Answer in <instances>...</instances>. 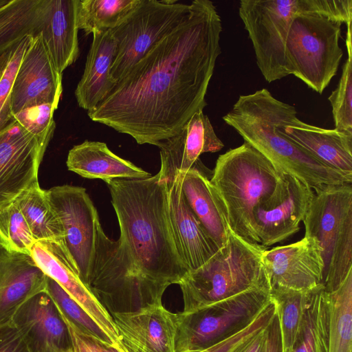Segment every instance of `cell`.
Listing matches in <instances>:
<instances>
[{
  "label": "cell",
  "mask_w": 352,
  "mask_h": 352,
  "mask_svg": "<svg viewBox=\"0 0 352 352\" xmlns=\"http://www.w3.org/2000/svg\"><path fill=\"white\" fill-rule=\"evenodd\" d=\"M188 18L157 43L87 112L94 122L157 146L198 111L221 52V19L209 0H194Z\"/></svg>",
  "instance_id": "6da1fadb"
},
{
  "label": "cell",
  "mask_w": 352,
  "mask_h": 352,
  "mask_svg": "<svg viewBox=\"0 0 352 352\" xmlns=\"http://www.w3.org/2000/svg\"><path fill=\"white\" fill-rule=\"evenodd\" d=\"M120 230L119 240L135 267L166 287L188 272L174 243L167 214V182L145 179L109 182Z\"/></svg>",
  "instance_id": "7a4b0ae2"
},
{
  "label": "cell",
  "mask_w": 352,
  "mask_h": 352,
  "mask_svg": "<svg viewBox=\"0 0 352 352\" xmlns=\"http://www.w3.org/2000/svg\"><path fill=\"white\" fill-rule=\"evenodd\" d=\"M297 118L295 107L275 98L267 89L241 95L223 119L284 175L312 190L352 183V176L331 168L286 136L282 129Z\"/></svg>",
  "instance_id": "3957f363"
},
{
  "label": "cell",
  "mask_w": 352,
  "mask_h": 352,
  "mask_svg": "<svg viewBox=\"0 0 352 352\" xmlns=\"http://www.w3.org/2000/svg\"><path fill=\"white\" fill-rule=\"evenodd\" d=\"M283 175L245 142L219 156L210 182L234 234L259 244L254 230V211L273 193Z\"/></svg>",
  "instance_id": "277c9868"
},
{
  "label": "cell",
  "mask_w": 352,
  "mask_h": 352,
  "mask_svg": "<svg viewBox=\"0 0 352 352\" xmlns=\"http://www.w3.org/2000/svg\"><path fill=\"white\" fill-rule=\"evenodd\" d=\"M266 249L244 241L229 230L225 244L178 283L182 294V312L195 311L252 289L270 287L262 262Z\"/></svg>",
  "instance_id": "5b68a950"
},
{
  "label": "cell",
  "mask_w": 352,
  "mask_h": 352,
  "mask_svg": "<svg viewBox=\"0 0 352 352\" xmlns=\"http://www.w3.org/2000/svg\"><path fill=\"white\" fill-rule=\"evenodd\" d=\"M313 191L302 221L305 234L314 236L322 248V285L331 292L352 270V186H322Z\"/></svg>",
  "instance_id": "8992f818"
},
{
  "label": "cell",
  "mask_w": 352,
  "mask_h": 352,
  "mask_svg": "<svg viewBox=\"0 0 352 352\" xmlns=\"http://www.w3.org/2000/svg\"><path fill=\"white\" fill-rule=\"evenodd\" d=\"M87 286L110 315L162 304L167 289L143 275L120 241L110 239L101 226Z\"/></svg>",
  "instance_id": "52a82bcc"
},
{
  "label": "cell",
  "mask_w": 352,
  "mask_h": 352,
  "mask_svg": "<svg viewBox=\"0 0 352 352\" xmlns=\"http://www.w3.org/2000/svg\"><path fill=\"white\" fill-rule=\"evenodd\" d=\"M342 24L321 14L302 13L289 27L286 57L291 74L320 94L336 75L343 55Z\"/></svg>",
  "instance_id": "ba28073f"
},
{
  "label": "cell",
  "mask_w": 352,
  "mask_h": 352,
  "mask_svg": "<svg viewBox=\"0 0 352 352\" xmlns=\"http://www.w3.org/2000/svg\"><path fill=\"white\" fill-rule=\"evenodd\" d=\"M270 287L252 289L178 314L175 352H199L239 333L271 302Z\"/></svg>",
  "instance_id": "9c48e42d"
},
{
  "label": "cell",
  "mask_w": 352,
  "mask_h": 352,
  "mask_svg": "<svg viewBox=\"0 0 352 352\" xmlns=\"http://www.w3.org/2000/svg\"><path fill=\"white\" fill-rule=\"evenodd\" d=\"M311 0L240 1L239 14L267 82L291 74L286 57L289 27L297 14L311 13Z\"/></svg>",
  "instance_id": "30bf717a"
},
{
  "label": "cell",
  "mask_w": 352,
  "mask_h": 352,
  "mask_svg": "<svg viewBox=\"0 0 352 352\" xmlns=\"http://www.w3.org/2000/svg\"><path fill=\"white\" fill-rule=\"evenodd\" d=\"M190 4L177 0H140L138 5L111 30L116 48L110 74L120 80L157 43L185 21Z\"/></svg>",
  "instance_id": "8fae6325"
},
{
  "label": "cell",
  "mask_w": 352,
  "mask_h": 352,
  "mask_svg": "<svg viewBox=\"0 0 352 352\" xmlns=\"http://www.w3.org/2000/svg\"><path fill=\"white\" fill-rule=\"evenodd\" d=\"M45 191L61 224L64 245L87 285L101 226L97 210L84 188L66 184Z\"/></svg>",
  "instance_id": "7c38bea8"
},
{
  "label": "cell",
  "mask_w": 352,
  "mask_h": 352,
  "mask_svg": "<svg viewBox=\"0 0 352 352\" xmlns=\"http://www.w3.org/2000/svg\"><path fill=\"white\" fill-rule=\"evenodd\" d=\"M34 135L17 120L0 130V210L38 183V169L54 135Z\"/></svg>",
  "instance_id": "4fadbf2b"
},
{
  "label": "cell",
  "mask_w": 352,
  "mask_h": 352,
  "mask_svg": "<svg viewBox=\"0 0 352 352\" xmlns=\"http://www.w3.org/2000/svg\"><path fill=\"white\" fill-rule=\"evenodd\" d=\"M313 195L305 184L284 175L273 193L254 211V230L259 244L267 248L297 232Z\"/></svg>",
  "instance_id": "5bb4252c"
},
{
  "label": "cell",
  "mask_w": 352,
  "mask_h": 352,
  "mask_svg": "<svg viewBox=\"0 0 352 352\" xmlns=\"http://www.w3.org/2000/svg\"><path fill=\"white\" fill-rule=\"evenodd\" d=\"M30 256L47 276L56 281L90 316L113 344L121 349L111 316L80 279L64 243L36 241Z\"/></svg>",
  "instance_id": "9a60e30c"
},
{
  "label": "cell",
  "mask_w": 352,
  "mask_h": 352,
  "mask_svg": "<svg viewBox=\"0 0 352 352\" xmlns=\"http://www.w3.org/2000/svg\"><path fill=\"white\" fill-rule=\"evenodd\" d=\"M262 262L270 289L308 291L322 284V248L314 236L305 234L298 242L267 248Z\"/></svg>",
  "instance_id": "2e32d148"
},
{
  "label": "cell",
  "mask_w": 352,
  "mask_h": 352,
  "mask_svg": "<svg viewBox=\"0 0 352 352\" xmlns=\"http://www.w3.org/2000/svg\"><path fill=\"white\" fill-rule=\"evenodd\" d=\"M63 74L56 69L41 33L32 38L15 76L11 99L12 116L43 104L58 106Z\"/></svg>",
  "instance_id": "e0dca14e"
},
{
  "label": "cell",
  "mask_w": 352,
  "mask_h": 352,
  "mask_svg": "<svg viewBox=\"0 0 352 352\" xmlns=\"http://www.w3.org/2000/svg\"><path fill=\"white\" fill-rule=\"evenodd\" d=\"M111 316L124 352H175L178 314L162 304Z\"/></svg>",
  "instance_id": "ac0fdd59"
},
{
  "label": "cell",
  "mask_w": 352,
  "mask_h": 352,
  "mask_svg": "<svg viewBox=\"0 0 352 352\" xmlns=\"http://www.w3.org/2000/svg\"><path fill=\"white\" fill-rule=\"evenodd\" d=\"M167 214L175 248L188 272L203 265L220 248L187 203L177 175L167 182Z\"/></svg>",
  "instance_id": "d6986e66"
},
{
  "label": "cell",
  "mask_w": 352,
  "mask_h": 352,
  "mask_svg": "<svg viewBox=\"0 0 352 352\" xmlns=\"http://www.w3.org/2000/svg\"><path fill=\"white\" fill-rule=\"evenodd\" d=\"M223 146L208 117L203 110L197 111L176 135L157 145L161 160L159 179L172 180L179 172L201 165V154L219 151Z\"/></svg>",
  "instance_id": "ffe728a7"
},
{
  "label": "cell",
  "mask_w": 352,
  "mask_h": 352,
  "mask_svg": "<svg viewBox=\"0 0 352 352\" xmlns=\"http://www.w3.org/2000/svg\"><path fill=\"white\" fill-rule=\"evenodd\" d=\"M12 323L31 352H72L68 328L45 292L28 300L17 311Z\"/></svg>",
  "instance_id": "44dd1931"
},
{
  "label": "cell",
  "mask_w": 352,
  "mask_h": 352,
  "mask_svg": "<svg viewBox=\"0 0 352 352\" xmlns=\"http://www.w3.org/2000/svg\"><path fill=\"white\" fill-rule=\"evenodd\" d=\"M47 279L30 255L9 252L0 244V327L11 324L28 300L45 292Z\"/></svg>",
  "instance_id": "7402d4cb"
},
{
  "label": "cell",
  "mask_w": 352,
  "mask_h": 352,
  "mask_svg": "<svg viewBox=\"0 0 352 352\" xmlns=\"http://www.w3.org/2000/svg\"><path fill=\"white\" fill-rule=\"evenodd\" d=\"M85 69L74 95L80 107L94 109L110 92L116 82L110 70L116 48L111 30L94 32Z\"/></svg>",
  "instance_id": "603a6c76"
},
{
  "label": "cell",
  "mask_w": 352,
  "mask_h": 352,
  "mask_svg": "<svg viewBox=\"0 0 352 352\" xmlns=\"http://www.w3.org/2000/svg\"><path fill=\"white\" fill-rule=\"evenodd\" d=\"M282 131L323 164L352 176V134L314 126L298 118Z\"/></svg>",
  "instance_id": "cb8c5ba5"
},
{
  "label": "cell",
  "mask_w": 352,
  "mask_h": 352,
  "mask_svg": "<svg viewBox=\"0 0 352 352\" xmlns=\"http://www.w3.org/2000/svg\"><path fill=\"white\" fill-rule=\"evenodd\" d=\"M68 170L87 179L106 183L118 179H145L151 175L113 153L104 142L85 140L69 151Z\"/></svg>",
  "instance_id": "d4e9b609"
},
{
  "label": "cell",
  "mask_w": 352,
  "mask_h": 352,
  "mask_svg": "<svg viewBox=\"0 0 352 352\" xmlns=\"http://www.w3.org/2000/svg\"><path fill=\"white\" fill-rule=\"evenodd\" d=\"M78 2V0H51L41 32L54 64L60 74L75 63L79 55Z\"/></svg>",
  "instance_id": "484cf974"
},
{
  "label": "cell",
  "mask_w": 352,
  "mask_h": 352,
  "mask_svg": "<svg viewBox=\"0 0 352 352\" xmlns=\"http://www.w3.org/2000/svg\"><path fill=\"white\" fill-rule=\"evenodd\" d=\"M206 170L208 169L201 164L177 175L189 206L221 248L228 239L230 229Z\"/></svg>",
  "instance_id": "4316f807"
},
{
  "label": "cell",
  "mask_w": 352,
  "mask_h": 352,
  "mask_svg": "<svg viewBox=\"0 0 352 352\" xmlns=\"http://www.w3.org/2000/svg\"><path fill=\"white\" fill-rule=\"evenodd\" d=\"M51 0H9L0 6V56L43 30Z\"/></svg>",
  "instance_id": "83f0119b"
},
{
  "label": "cell",
  "mask_w": 352,
  "mask_h": 352,
  "mask_svg": "<svg viewBox=\"0 0 352 352\" xmlns=\"http://www.w3.org/2000/svg\"><path fill=\"white\" fill-rule=\"evenodd\" d=\"M324 292L329 352H352V270L336 289Z\"/></svg>",
  "instance_id": "f1b7e54d"
},
{
  "label": "cell",
  "mask_w": 352,
  "mask_h": 352,
  "mask_svg": "<svg viewBox=\"0 0 352 352\" xmlns=\"http://www.w3.org/2000/svg\"><path fill=\"white\" fill-rule=\"evenodd\" d=\"M14 201L21 210L36 241L63 243L60 221L45 190L41 188L39 183L24 191Z\"/></svg>",
  "instance_id": "f546056e"
},
{
  "label": "cell",
  "mask_w": 352,
  "mask_h": 352,
  "mask_svg": "<svg viewBox=\"0 0 352 352\" xmlns=\"http://www.w3.org/2000/svg\"><path fill=\"white\" fill-rule=\"evenodd\" d=\"M291 352H329L328 313L322 284L311 289Z\"/></svg>",
  "instance_id": "4dcf8cb0"
},
{
  "label": "cell",
  "mask_w": 352,
  "mask_h": 352,
  "mask_svg": "<svg viewBox=\"0 0 352 352\" xmlns=\"http://www.w3.org/2000/svg\"><path fill=\"white\" fill-rule=\"evenodd\" d=\"M140 0H78L77 25L86 35L116 27Z\"/></svg>",
  "instance_id": "1f68e13d"
},
{
  "label": "cell",
  "mask_w": 352,
  "mask_h": 352,
  "mask_svg": "<svg viewBox=\"0 0 352 352\" xmlns=\"http://www.w3.org/2000/svg\"><path fill=\"white\" fill-rule=\"evenodd\" d=\"M308 291L284 287L270 289L276 305L281 331L283 352H291L300 330L308 298Z\"/></svg>",
  "instance_id": "d6a6232c"
},
{
  "label": "cell",
  "mask_w": 352,
  "mask_h": 352,
  "mask_svg": "<svg viewBox=\"0 0 352 352\" xmlns=\"http://www.w3.org/2000/svg\"><path fill=\"white\" fill-rule=\"evenodd\" d=\"M352 22L348 23L346 34L347 59L338 85L328 98L337 130L352 134Z\"/></svg>",
  "instance_id": "836d02e7"
},
{
  "label": "cell",
  "mask_w": 352,
  "mask_h": 352,
  "mask_svg": "<svg viewBox=\"0 0 352 352\" xmlns=\"http://www.w3.org/2000/svg\"><path fill=\"white\" fill-rule=\"evenodd\" d=\"M36 242L15 201L0 210V244L3 248L9 252L30 256Z\"/></svg>",
  "instance_id": "e575fe53"
},
{
  "label": "cell",
  "mask_w": 352,
  "mask_h": 352,
  "mask_svg": "<svg viewBox=\"0 0 352 352\" xmlns=\"http://www.w3.org/2000/svg\"><path fill=\"white\" fill-rule=\"evenodd\" d=\"M45 292L54 301L60 314L76 328L89 336L115 346L90 316L56 281L48 276Z\"/></svg>",
  "instance_id": "d590c367"
},
{
  "label": "cell",
  "mask_w": 352,
  "mask_h": 352,
  "mask_svg": "<svg viewBox=\"0 0 352 352\" xmlns=\"http://www.w3.org/2000/svg\"><path fill=\"white\" fill-rule=\"evenodd\" d=\"M33 36L25 37L0 56V130L13 119L12 92L16 74Z\"/></svg>",
  "instance_id": "8d00e7d4"
},
{
  "label": "cell",
  "mask_w": 352,
  "mask_h": 352,
  "mask_svg": "<svg viewBox=\"0 0 352 352\" xmlns=\"http://www.w3.org/2000/svg\"><path fill=\"white\" fill-rule=\"evenodd\" d=\"M276 311V305L272 300L271 302L245 329L235 335L199 352H239L246 343L266 329Z\"/></svg>",
  "instance_id": "74e56055"
},
{
  "label": "cell",
  "mask_w": 352,
  "mask_h": 352,
  "mask_svg": "<svg viewBox=\"0 0 352 352\" xmlns=\"http://www.w3.org/2000/svg\"><path fill=\"white\" fill-rule=\"evenodd\" d=\"M58 106L47 103L25 109L13 118L34 135H42L56 128L54 114Z\"/></svg>",
  "instance_id": "f35d334b"
},
{
  "label": "cell",
  "mask_w": 352,
  "mask_h": 352,
  "mask_svg": "<svg viewBox=\"0 0 352 352\" xmlns=\"http://www.w3.org/2000/svg\"><path fill=\"white\" fill-rule=\"evenodd\" d=\"M61 316L68 328L72 352H124L117 346L103 342L81 332L62 315Z\"/></svg>",
  "instance_id": "ab89813d"
},
{
  "label": "cell",
  "mask_w": 352,
  "mask_h": 352,
  "mask_svg": "<svg viewBox=\"0 0 352 352\" xmlns=\"http://www.w3.org/2000/svg\"><path fill=\"white\" fill-rule=\"evenodd\" d=\"M0 352H31L12 323L0 327Z\"/></svg>",
  "instance_id": "60d3db41"
},
{
  "label": "cell",
  "mask_w": 352,
  "mask_h": 352,
  "mask_svg": "<svg viewBox=\"0 0 352 352\" xmlns=\"http://www.w3.org/2000/svg\"><path fill=\"white\" fill-rule=\"evenodd\" d=\"M261 352H283L281 331L277 308L272 321L266 328L265 342Z\"/></svg>",
  "instance_id": "b9f144b4"
},
{
  "label": "cell",
  "mask_w": 352,
  "mask_h": 352,
  "mask_svg": "<svg viewBox=\"0 0 352 352\" xmlns=\"http://www.w3.org/2000/svg\"><path fill=\"white\" fill-rule=\"evenodd\" d=\"M265 330L266 329L246 343L239 352H261L265 342Z\"/></svg>",
  "instance_id": "7bdbcfd3"
},
{
  "label": "cell",
  "mask_w": 352,
  "mask_h": 352,
  "mask_svg": "<svg viewBox=\"0 0 352 352\" xmlns=\"http://www.w3.org/2000/svg\"><path fill=\"white\" fill-rule=\"evenodd\" d=\"M3 3H4L3 1L0 0V6H3Z\"/></svg>",
  "instance_id": "ee69618b"
}]
</instances>
